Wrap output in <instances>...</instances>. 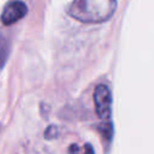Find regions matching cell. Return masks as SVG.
<instances>
[{
    "label": "cell",
    "mask_w": 154,
    "mask_h": 154,
    "mask_svg": "<svg viewBox=\"0 0 154 154\" xmlns=\"http://www.w3.org/2000/svg\"><path fill=\"white\" fill-rule=\"evenodd\" d=\"M117 8V0H73L69 14L83 23H102L109 19Z\"/></svg>",
    "instance_id": "obj_1"
},
{
    "label": "cell",
    "mask_w": 154,
    "mask_h": 154,
    "mask_svg": "<svg viewBox=\"0 0 154 154\" xmlns=\"http://www.w3.org/2000/svg\"><path fill=\"white\" fill-rule=\"evenodd\" d=\"M94 105L97 117L102 120H108L111 117L112 96L106 84H99L94 89Z\"/></svg>",
    "instance_id": "obj_2"
},
{
    "label": "cell",
    "mask_w": 154,
    "mask_h": 154,
    "mask_svg": "<svg viewBox=\"0 0 154 154\" xmlns=\"http://www.w3.org/2000/svg\"><path fill=\"white\" fill-rule=\"evenodd\" d=\"M28 12V7L23 1L16 0V1H11L8 2L1 13V23L4 25H11L16 22H18L19 19H22Z\"/></svg>",
    "instance_id": "obj_3"
},
{
    "label": "cell",
    "mask_w": 154,
    "mask_h": 154,
    "mask_svg": "<svg viewBox=\"0 0 154 154\" xmlns=\"http://www.w3.org/2000/svg\"><path fill=\"white\" fill-rule=\"evenodd\" d=\"M70 154H94V150L89 144H85L83 148H79L76 144H72L70 147Z\"/></svg>",
    "instance_id": "obj_4"
},
{
    "label": "cell",
    "mask_w": 154,
    "mask_h": 154,
    "mask_svg": "<svg viewBox=\"0 0 154 154\" xmlns=\"http://www.w3.org/2000/svg\"><path fill=\"white\" fill-rule=\"evenodd\" d=\"M7 52H8L7 45H6L5 42H0V67H1V66L4 65V63L6 61Z\"/></svg>",
    "instance_id": "obj_5"
}]
</instances>
